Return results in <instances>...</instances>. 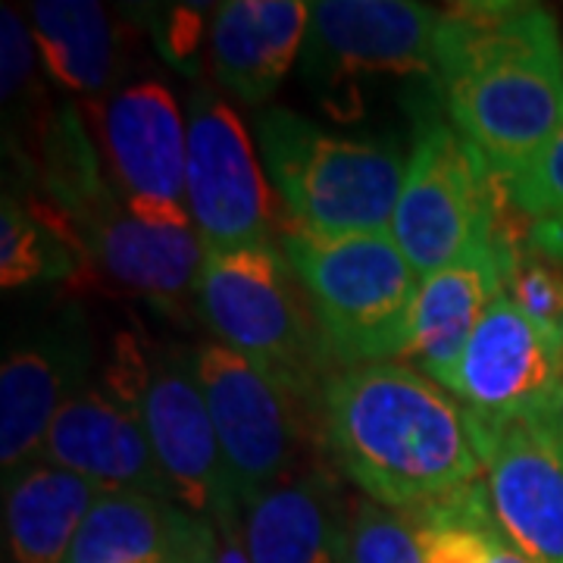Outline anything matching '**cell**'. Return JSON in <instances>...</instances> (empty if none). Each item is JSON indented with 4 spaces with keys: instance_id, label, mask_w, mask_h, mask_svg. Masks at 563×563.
<instances>
[{
    "instance_id": "cell-27",
    "label": "cell",
    "mask_w": 563,
    "mask_h": 563,
    "mask_svg": "<svg viewBox=\"0 0 563 563\" xmlns=\"http://www.w3.org/2000/svg\"><path fill=\"white\" fill-rule=\"evenodd\" d=\"M504 295L551 332L563 335V263L542 257L536 251H517L507 266Z\"/></svg>"
},
{
    "instance_id": "cell-12",
    "label": "cell",
    "mask_w": 563,
    "mask_h": 563,
    "mask_svg": "<svg viewBox=\"0 0 563 563\" xmlns=\"http://www.w3.org/2000/svg\"><path fill=\"white\" fill-rule=\"evenodd\" d=\"M88 125L103 173L125 207L147 222L191 225L185 203L188 135L161 81H135L91 103Z\"/></svg>"
},
{
    "instance_id": "cell-17",
    "label": "cell",
    "mask_w": 563,
    "mask_h": 563,
    "mask_svg": "<svg viewBox=\"0 0 563 563\" xmlns=\"http://www.w3.org/2000/svg\"><path fill=\"white\" fill-rule=\"evenodd\" d=\"M510 257L514 254H507L498 242L479 244L461 261L422 276L413 303L410 342L401 354L410 369L439 383L444 391L451 388L476 325L507 288Z\"/></svg>"
},
{
    "instance_id": "cell-5",
    "label": "cell",
    "mask_w": 563,
    "mask_h": 563,
    "mask_svg": "<svg viewBox=\"0 0 563 563\" xmlns=\"http://www.w3.org/2000/svg\"><path fill=\"white\" fill-rule=\"evenodd\" d=\"M257 144L295 229L357 235L395 220L407 176L395 147L332 135L285 107L257 113Z\"/></svg>"
},
{
    "instance_id": "cell-21",
    "label": "cell",
    "mask_w": 563,
    "mask_h": 563,
    "mask_svg": "<svg viewBox=\"0 0 563 563\" xmlns=\"http://www.w3.org/2000/svg\"><path fill=\"white\" fill-rule=\"evenodd\" d=\"M101 495V485L44 461L25 463L7 476L3 526L13 563L66 561Z\"/></svg>"
},
{
    "instance_id": "cell-9",
    "label": "cell",
    "mask_w": 563,
    "mask_h": 563,
    "mask_svg": "<svg viewBox=\"0 0 563 563\" xmlns=\"http://www.w3.org/2000/svg\"><path fill=\"white\" fill-rule=\"evenodd\" d=\"M191 366L242 507L301 476L298 470L313 439V407L220 342L195 347Z\"/></svg>"
},
{
    "instance_id": "cell-19",
    "label": "cell",
    "mask_w": 563,
    "mask_h": 563,
    "mask_svg": "<svg viewBox=\"0 0 563 563\" xmlns=\"http://www.w3.org/2000/svg\"><path fill=\"white\" fill-rule=\"evenodd\" d=\"M310 3L229 0L210 22V69L220 88L244 103L269 101L307 38Z\"/></svg>"
},
{
    "instance_id": "cell-1",
    "label": "cell",
    "mask_w": 563,
    "mask_h": 563,
    "mask_svg": "<svg viewBox=\"0 0 563 563\" xmlns=\"http://www.w3.org/2000/svg\"><path fill=\"white\" fill-rule=\"evenodd\" d=\"M439 91L451 125L510 181L563 132V41L536 3L466 0L442 7Z\"/></svg>"
},
{
    "instance_id": "cell-4",
    "label": "cell",
    "mask_w": 563,
    "mask_h": 563,
    "mask_svg": "<svg viewBox=\"0 0 563 563\" xmlns=\"http://www.w3.org/2000/svg\"><path fill=\"white\" fill-rule=\"evenodd\" d=\"M282 254L310 298L335 363L347 369L401 357L420 285L388 232L317 235L288 225Z\"/></svg>"
},
{
    "instance_id": "cell-30",
    "label": "cell",
    "mask_w": 563,
    "mask_h": 563,
    "mask_svg": "<svg viewBox=\"0 0 563 563\" xmlns=\"http://www.w3.org/2000/svg\"><path fill=\"white\" fill-rule=\"evenodd\" d=\"M217 563H251V554L244 548V529L242 532H220V558Z\"/></svg>"
},
{
    "instance_id": "cell-22",
    "label": "cell",
    "mask_w": 563,
    "mask_h": 563,
    "mask_svg": "<svg viewBox=\"0 0 563 563\" xmlns=\"http://www.w3.org/2000/svg\"><path fill=\"white\" fill-rule=\"evenodd\" d=\"M29 13L41 63L63 88L103 95L120 79L122 35L101 3L35 0Z\"/></svg>"
},
{
    "instance_id": "cell-11",
    "label": "cell",
    "mask_w": 563,
    "mask_h": 563,
    "mask_svg": "<svg viewBox=\"0 0 563 563\" xmlns=\"http://www.w3.org/2000/svg\"><path fill=\"white\" fill-rule=\"evenodd\" d=\"M495 520L532 563H563V410L492 420L466 410Z\"/></svg>"
},
{
    "instance_id": "cell-20",
    "label": "cell",
    "mask_w": 563,
    "mask_h": 563,
    "mask_svg": "<svg viewBox=\"0 0 563 563\" xmlns=\"http://www.w3.org/2000/svg\"><path fill=\"white\" fill-rule=\"evenodd\" d=\"M347 526L342 488L317 466L244 507V548L251 563H347Z\"/></svg>"
},
{
    "instance_id": "cell-18",
    "label": "cell",
    "mask_w": 563,
    "mask_h": 563,
    "mask_svg": "<svg viewBox=\"0 0 563 563\" xmlns=\"http://www.w3.org/2000/svg\"><path fill=\"white\" fill-rule=\"evenodd\" d=\"M220 532L210 520L135 492H103L63 563H217Z\"/></svg>"
},
{
    "instance_id": "cell-25",
    "label": "cell",
    "mask_w": 563,
    "mask_h": 563,
    "mask_svg": "<svg viewBox=\"0 0 563 563\" xmlns=\"http://www.w3.org/2000/svg\"><path fill=\"white\" fill-rule=\"evenodd\" d=\"M81 273V254L60 225L7 191L0 203V285L10 291L29 282L76 279Z\"/></svg>"
},
{
    "instance_id": "cell-14",
    "label": "cell",
    "mask_w": 563,
    "mask_h": 563,
    "mask_svg": "<svg viewBox=\"0 0 563 563\" xmlns=\"http://www.w3.org/2000/svg\"><path fill=\"white\" fill-rule=\"evenodd\" d=\"M448 391L463 410L492 420L558 413L563 410V335L529 320L501 295L476 325Z\"/></svg>"
},
{
    "instance_id": "cell-3",
    "label": "cell",
    "mask_w": 563,
    "mask_h": 563,
    "mask_svg": "<svg viewBox=\"0 0 563 563\" xmlns=\"http://www.w3.org/2000/svg\"><path fill=\"white\" fill-rule=\"evenodd\" d=\"M198 310L220 344L320 410L335 357L282 247L203 251Z\"/></svg>"
},
{
    "instance_id": "cell-31",
    "label": "cell",
    "mask_w": 563,
    "mask_h": 563,
    "mask_svg": "<svg viewBox=\"0 0 563 563\" xmlns=\"http://www.w3.org/2000/svg\"><path fill=\"white\" fill-rule=\"evenodd\" d=\"M492 563H532V561L526 558L520 548H514V544L504 539L501 548H498V554H495V561Z\"/></svg>"
},
{
    "instance_id": "cell-24",
    "label": "cell",
    "mask_w": 563,
    "mask_h": 563,
    "mask_svg": "<svg viewBox=\"0 0 563 563\" xmlns=\"http://www.w3.org/2000/svg\"><path fill=\"white\" fill-rule=\"evenodd\" d=\"M501 239L563 263V132L520 176L504 181Z\"/></svg>"
},
{
    "instance_id": "cell-7",
    "label": "cell",
    "mask_w": 563,
    "mask_h": 563,
    "mask_svg": "<svg viewBox=\"0 0 563 563\" xmlns=\"http://www.w3.org/2000/svg\"><path fill=\"white\" fill-rule=\"evenodd\" d=\"M504 181L457 135L454 125L429 120L407 161L391 239L417 276L439 273L479 244L498 242Z\"/></svg>"
},
{
    "instance_id": "cell-28",
    "label": "cell",
    "mask_w": 563,
    "mask_h": 563,
    "mask_svg": "<svg viewBox=\"0 0 563 563\" xmlns=\"http://www.w3.org/2000/svg\"><path fill=\"white\" fill-rule=\"evenodd\" d=\"M213 16H217L213 3H169V7H157V13L147 16V29L151 38L157 41L163 60L181 73H195V60L201 41L210 38Z\"/></svg>"
},
{
    "instance_id": "cell-23",
    "label": "cell",
    "mask_w": 563,
    "mask_h": 563,
    "mask_svg": "<svg viewBox=\"0 0 563 563\" xmlns=\"http://www.w3.org/2000/svg\"><path fill=\"white\" fill-rule=\"evenodd\" d=\"M407 514L420 539L422 563H492L507 539L483 479Z\"/></svg>"
},
{
    "instance_id": "cell-10",
    "label": "cell",
    "mask_w": 563,
    "mask_h": 563,
    "mask_svg": "<svg viewBox=\"0 0 563 563\" xmlns=\"http://www.w3.org/2000/svg\"><path fill=\"white\" fill-rule=\"evenodd\" d=\"M185 195L203 251L276 244V207L251 135L213 88L188 98Z\"/></svg>"
},
{
    "instance_id": "cell-26",
    "label": "cell",
    "mask_w": 563,
    "mask_h": 563,
    "mask_svg": "<svg viewBox=\"0 0 563 563\" xmlns=\"http://www.w3.org/2000/svg\"><path fill=\"white\" fill-rule=\"evenodd\" d=\"M347 563H422L410 514L376 501L351 504Z\"/></svg>"
},
{
    "instance_id": "cell-29",
    "label": "cell",
    "mask_w": 563,
    "mask_h": 563,
    "mask_svg": "<svg viewBox=\"0 0 563 563\" xmlns=\"http://www.w3.org/2000/svg\"><path fill=\"white\" fill-rule=\"evenodd\" d=\"M0 44H3V107L13 103L10 117H20L25 103L38 101V85H35L38 47L20 13L10 7H3L0 16Z\"/></svg>"
},
{
    "instance_id": "cell-8",
    "label": "cell",
    "mask_w": 563,
    "mask_h": 563,
    "mask_svg": "<svg viewBox=\"0 0 563 563\" xmlns=\"http://www.w3.org/2000/svg\"><path fill=\"white\" fill-rule=\"evenodd\" d=\"M442 13L410 0H317L303 38V79L320 101L347 117L357 81L373 76L439 85Z\"/></svg>"
},
{
    "instance_id": "cell-15",
    "label": "cell",
    "mask_w": 563,
    "mask_h": 563,
    "mask_svg": "<svg viewBox=\"0 0 563 563\" xmlns=\"http://www.w3.org/2000/svg\"><path fill=\"white\" fill-rule=\"evenodd\" d=\"M91 369V335L79 313L44 322L10 344L0 366V466L13 476L41 454L66 401Z\"/></svg>"
},
{
    "instance_id": "cell-2",
    "label": "cell",
    "mask_w": 563,
    "mask_h": 563,
    "mask_svg": "<svg viewBox=\"0 0 563 563\" xmlns=\"http://www.w3.org/2000/svg\"><path fill=\"white\" fill-rule=\"evenodd\" d=\"M320 432L344 476L391 510H417L483 479L463 404L401 363L332 373Z\"/></svg>"
},
{
    "instance_id": "cell-16",
    "label": "cell",
    "mask_w": 563,
    "mask_h": 563,
    "mask_svg": "<svg viewBox=\"0 0 563 563\" xmlns=\"http://www.w3.org/2000/svg\"><path fill=\"white\" fill-rule=\"evenodd\" d=\"M38 457L79 473L103 492H135L179 501L163 476L139 407L122 401L107 385H85L66 401Z\"/></svg>"
},
{
    "instance_id": "cell-13",
    "label": "cell",
    "mask_w": 563,
    "mask_h": 563,
    "mask_svg": "<svg viewBox=\"0 0 563 563\" xmlns=\"http://www.w3.org/2000/svg\"><path fill=\"white\" fill-rule=\"evenodd\" d=\"M139 413L176 498L217 526V532H242V498L222 457L191 351H163L147 361Z\"/></svg>"
},
{
    "instance_id": "cell-6",
    "label": "cell",
    "mask_w": 563,
    "mask_h": 563,
    "mask_svg": "<svg viewBox=\"0 0 563 563\" xmlns=\"http://www.w3.org/2000/svg\"><path fill=\"white\" fill-rule=\"evenodd\" d=\"M29 207L54 220L76 244L81 266L110 291L132 295L161 310L198 301L203 244L191 225H161L135 217L107 176L63 198L32 195Z\"/></svg>"
}]
</instances>
